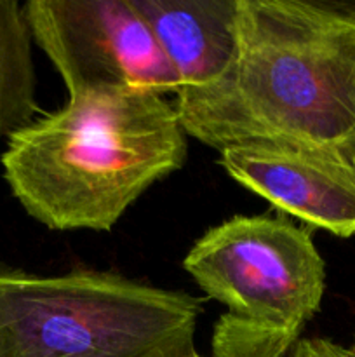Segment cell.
Masks as SVG:
<instances>
[{
	"label": "cell",
	"mask_w": 355,
	"mask_h": 357,
	"mask_svg": "<svg viewBox=\"0 0 355 357\" xmlns=\"http://www.w3.org/2000/svg\"><path fill=\"white\" fill-rule=\"evenodd\" d=\"M184 132L355 152V23L320 0H239L237 51L214 82L176 93Z\"/></svg>",
	"instance_id": "1"
},
{
	"label": "cell",
	"mask_w": 355,
	"mask_h": 357,
	"mask_svg": "<svg viewBox=\"0 0 355 357\" xmlns=\"http://www.w3.org/2000/svg\"><path fill=\"white\" fill-rule=\"evenodd\" d=\"M187 136L164 94H84L7 139L3 176L47 229L106 232L153 183L183 167Z\"/></svg>",
	"instance_id": "2"
},
{
	"label": "cell",
	"mask_w": 355,
	"mask_h": 357,
	"mask_svg": "<svg viewBox=\"0 0 355 357\" xmlns=\"http://www.w3.org/2000/svg\"><path fill=\"white\" fill-rule=\"evenodd\" d=\"M200 302L113 272L0 271V357H188Z\"/></svg>",
	"instance_id": "3"
},
{
	"label": "cell",
	"mask_w": 355,
	"mask_h": 357,
	"mask_svg": "<svg viewBox=\"0 0 355 357\" xmlns=\"http://www.w3.org/2000/svg\"><path fill=\"white\" fill-rule=\"evenodd\" d=\"M183 268L233 317L294 337L320 310L326 289V264L308 230L271 216H233L212 227Z\"/></svg>",
	"instance_id": "4"
},
{
	"label": "cell",
	"mask_w": 355,
	"mask_h": 357,
	"mask_svg": "<svg viewBox=\"0 0 355 357\" xmlns=\"http://www.w3.org/2000/svg\"><path fill=\"white\" fill-rule=\"evenodd\" d=\"M23 13L68 98L180 91V77L131 0H30Z\"/></svg>",
	"instance_id": "5"
},
{
	"label": "cell",
	"mask_w": 355,
	"mask_h": 357,
	"mask_svg": "<svg viewBox=\"0 0 355 357\" xmlns=\"http://www.w3.org/2000/svg\"><path fill=\"white\" fill-rule=\"evenodd\" d=\"M228 176L278 211L336 237L355 236V152L336 146L256 142L226 146Z\"/></svg>",
	"instance_id": "6"
},
{
	"label": "cell",
	"mask_w": 355,
	"mask_h": 357,
	"mask_svg": "<svg viewBox=\"0 0 355 357\" xmlns=\"http://www.w3.org/2000/svg\"><path fill=\"white\" fill-rule=\"evenodd\" d=\"M131 2L180 77V91L207 86L225 73L237 51L239 0Z\"/></svg>",
	"instance_id": "7"
},
{
	"label": "cell",
	"mask_w": 355,
	"mask_h": 357,
	"mask_svg": "<svg viewBox=\"0 0 355 357\" xmlns=\"http://www.w3.org/2000/svg\"><path fill=\"white\" fill-rule=\"evenodd\" d=\"M23 6L0 0V142L35 121L37 75Z\"/></svg>",
	"instance_id": "8"
},
{
	"label": "cell",
	"mask_w": 355,
	"mask_h": 357,
	"mask_svg": "<svg viewBox=\"0 0 355 357\" xmlns=\"http://www.w3.org/2000/svg\"><path fill=\"white\" fill-rule=\"evenodd\" d=\"M212 357H352L326 338H305L267 330L223 314L212 330Z\"/></svg>",
	"instance_id": "9"
},
{
	"label": "cell",
	"mask_w": 355,
	"mask_h": 357,
	"mask_svg": "<svg viewBox=\"0 0 355 357\" xmlns=\"http://www.w3.org/2000/svg\"><path fill=\"white\" fill-rule=\"evenodd\" d=\"M188 357H202L200 354H197V352H195V354H191V356H188Z\"/></svg>",
	"instance_id": "10"
},
{
	"label": "cell",
	"mask_w": 355,
	"mask_h": 357,
	"mask_svg": "<svg viewBox=\"0 0 355 357\" xmlns=\"http://www.w3.org/2000/svg\"><path fill=\"white\" fill-rule=\"evenodd\" d=\"M350 351H352V357H355V349L350 347Z\"/></svg>",
	"instance_id": "11"
},
{
	"label": "cell",
	"mask_w": 355,
	"mask_h": 357,
	"mask_svg": "<svg viewBox=\"0 0 355 357\" xmlns=\"http://www.w3.org/2000/svg\"><path fill=\"white\" fill-rule=\"evenodd\" d=\"M352 349H355V342H354V345H352Z\"/></svg>",
	"instance_id": "12"
}]
</instances>
